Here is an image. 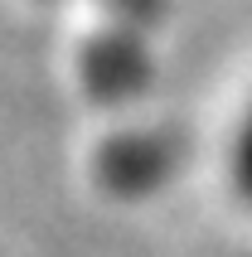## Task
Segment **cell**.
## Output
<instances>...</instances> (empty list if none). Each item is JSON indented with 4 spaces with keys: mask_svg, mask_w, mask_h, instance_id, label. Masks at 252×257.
Here are the masks:
<instances>
[{
    "mask_svg": "<svg viewBox=\"0 0 252 257\" xmlns=\"http://www.w3.org/2000/svg\"><path fill=\"white\" fill-rule=\"evenodd\" d=\"M228 185L242 204H252V92L238 112V126H233V141H228Z\"/></svg>",
    "mask_w": 252,
    "mask_h": 257,
    "instance_id": "6da1fadb",
    "label": "cell"
}]
</instances>
